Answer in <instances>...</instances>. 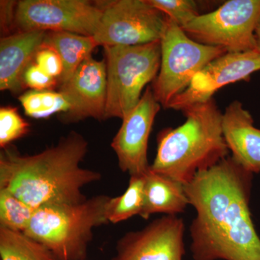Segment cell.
<instances>
[{
	"mask_svg": "<svg viewBox=\"0 0 260 260\" xmlns=\"http://www.w3.org/2000/svg\"><path fill=\"white\" fill-rule=\"evenodd\" d=\"M57 80L41 69L34 61L29 65L23 75L25 86L38 91L51 90L57 84Z\"/></svg>",
	"mask_w": 260,
	"mask_h": 260,
	"instance_id": "cell-25",
	"label": "cell"
},
{
	"mask_svg": "<svg viewBox=\"0 0 260 260\" xmlns=\"http://www.w3.org/2000/svg\"><path fill=\"white\" fill-rule=\"evenodd\" d=\"M59 91L71 105V109L64 114L65 121H78L87 118L105 119L107 98L105 60H95L92 56L85 59L69 79L60 84Z\"/></svg>",
	"mask_w": 260,
	"mask_h": 260,
	"instance_id": "cell-13",
	"label": "cell"
},
{
	"mask_svg": "<svg viewBox=\"0 0 260 260\" xmlns=\"http://www.w3.org/2000/svg\"><path fill=\"white\" fill-rule=\"evenodd\" d=\"M47 32L20 31L0 40V90L16 93L23 88V75L44 44Z\"/></svg>",
	"mask_w": 260,
	"mask_h": 260,
	"instance_id": "cell-15",
	"label": "cell"
},
{
	"mask_svg": "<svg viewBox=\"0 0 260 260\" xmlns=\"http://www.w3.org/2000/svg\"><path fill=\"white\" fill-rule=\"evenodd\" d=\"M17 2L1 1V31H9L13 24L15 25V12Z\"/></svg>",
	"mask_w": 260,
	"mask_h": 260,
	"instance_id": "cell-26",
	"label": "cell"
},
{
	"mask_svg": "<svg viewBox=\"0 0 260 260\" xmlns=\"http://www.w3.org/2000/svg\"><path fill=\"white\" fill-rule=\"evenodd\" d=\"M35 211L10 191L0 188V227L24 233Z\"/></svg>",
	"mask_w": 260,
	"mask_h": 260,
	"instance_id": "cell-21",
	"label": "cell"
},
{
	"mask_svg": "<svg viewBox=\"0 0 260 260\" xmlns=\"http://www.w3.org/2000/svg\"><path fill=\"white\" fill-rule=\"evenodd\" d=\"M160 49V70L151 87L154 96L165 109H169L208 63L228 53L223 48L195 42L169 19Z\"/></svg>",
	"mask_w": 260,
	"mask_h": 260,
	"instance_id": "cell-6",
	"label": "cell"
},
{
	"mask_svg": "<svg viewBox=\"0 0 260 260\" xmlns=\"http://www.w3.org/2000/svg\"><path fill=\"white\" fill-rule=\"evenodd\" d=\"M222 131L232 157L251 174L260 173V129L243 104L235 100L222 116Z\"/></svg>",
	"mask_w": 260,
	"mask_h": 260,
	"instance_id": "cell-14",
	"label": "cell"
},
{
	"mask_svg": "<svg viewBox=\"0 0 260 260\" xmlns=\"http://www.w3.org/2000/svg\"><path fill=\"white\" fill-rule=\"evenodd\" d=\"M189 205L184 184L149 169L145 175L144 204L140 216L145 220L153 214L177 215Z\"/></svg>",
	"mask_w": 260,
	"mask_h": 260,
	"instance_id": "cell-16",
	"label": "cell"
},
{
	"mask_svg": "<svg viewBox=\"0 0 260 260\" xmlns=\"http://www.w3.org/2000/svg\"><path fill=\"white\" fill-rule=\"evenodd\" d=\"M151 86H148L138 105L122 119L112 142L119 169L130 177L145 175L150 169L148 140L155 116L160 109Z\"/></svg>",
	"mask_w": 260,
	"mask_h": 260,
	"instance_id": "cell-10",
	"label": "cell"
},
{
	"mask_svg": "<svg viewBox=\"0 0 260 260\" xmlns=\"http://www.w3.org/2000/svg\"><path fill=\"white\" fill-rule=\"evenodd\" d=\"M104 48L107 79L105 119H123L138 105L145 85L158 74L160 41Z\"/></svg>",
	"mask_w": 260,
	"mask_h": 260,
	"instance_id": "cell-5",
	"label": "cell"
},
{
	"mask_svg": "<svg viewBox=\"0 0 260 260\" xmlns=\"http://www.w3.org/2000/svg\"><path fill=\"white\" fill-rule=\"evenodd\" d=\"M254 42H255V50L260 53V18L256 24L254 31Z\"/></svg>",
	"mask_w": 260,
	"mask_h": 260,
	"instance_id": "cell-27",
	"label": "cell"
},
{
	"mask_svg": "<svg viewBox=\"0 0 260 260\" xmlns=\"http://www.w3.org/2000/svg\"><path fill=\"white\" fill-rule=\"evenodd\" d=\"M253 174L226 157L184 185L196 210L189 232L194 260H260L251 219Z\"/></svg>",
	"mask_w": 260,
	"mask_h": 260,
	"instance_id": "cell-1",
	"label": "cell"
},
{
	"mask_svg": "<svg viewBox=\"0 0 260 260\" xmlns=\"http://www.w3.org/2000/svg\"><path fill=\"white\" fill-rule=\"evenodd\" d=\"M30 125L24 120L16 108L2 107L0 109V147L4 149L15 140L28 134Z\"/></svg>",
	"mask_w": 260,
	"mask_h": 260,
	"instance_id": "cell-22",
	"label": "cell"
},
{
	"mask_svg": "<svg viewBox=\"0 0 260 260\" xmlns=\"http://www.w3.org/2000/svg\"><path fill=\"white\" fill-rule=\"evenodd\" d=\"M145 175L130 177L129 185L124 194L109 198L106 206V217L109 223H120L140 215L144 204Z\"/></svg>",
	"mask_w": 260,
	"mask_h": 260,
	"instance_id": "cell-19",
	"label": "cell"
},
{
	"mask_svg": "<svg viewBox=\"0 0 260 260\" xmlns=\"http://www.w3.org/2000/svg\"><path fill=\"white\" fill-rule=\"evenodd\" d=\"M181 112L185 122L159 133L150 169L185 185L226 158L229 150L222 131L223 114L213 98Z\"/></svg>",
	"mask_w": 260,
	"mask_h": 260,
	"instance_id": "cell-3",
	"label": "cell"
},
{
	"mask_svg": "<svg viewBox=\"0 0 260 260\" xmlns=\"http://www.w3.org/2000/svg\"><path fill=\"white\" fill-rule=\"evenodd\" d=\"M152 6L167 15L181 28L199 16L198 4L192 0H148Z\"/></svg>",
	"mask_w": 260,
	"mask_h": 260,
	"instance_id": "cell-23",
	"label": "cell"
},
{
	"mask_svg": "<svg viewBox=\"0 0 260 260\" xmlns=\"http://www.w3.org/2000/svg\"><path fill=\"white\" fill-rule=\"evenodd\" d=\"M260 0H229L211 13L193 19L182 30L192 40L228 53L255 50L254 31Z\"/></svg>",
	"mask_w": 260,
	"mask_h": 260,
	"instance_id": "cell-7",
	"label": "cell"
},
{
	"mask_svg": "<svg viewBox=\"0 0 260 260\" xmlns=\"http://www.w3.org/2000/svg\"><path fill=\"white\" fill-rule=\"evenodd\" d=\"M0 154V188L37 210L51 205H73L87 200L84 186L102 179L100 173L80 167L88 142L71 132L57 145L32 155L12 145Z\"/></svg>",
	"mask_w": 260,
	"mask_h": 260,
	"instance_id": "cell-2",
	"label": "cell"
},
{
	"mask_svg": "<svg viewBox=\"0 0 260 260\" xmlns=\"http://www.w3.org/2000/svg\"><path fill=\"white\" fill-rule=\"evenodd\" d=\"M25 114L34 119H47L56 113H68L71 105L68 99L60 93L54 90H30L20 95Z\"/></svg>",
	"mask_w": 260,
	"mask_h": 260,
	"instance_id": "cell-20",
	"label": "cell"
},
{
	"mask_svg": "<svg viewBox=\"0 0 260 260\" xmlns=\"http://www.w3.org/2000/svg\"><path fill=\"white\" fill-rule=\"evenodd\" d=\"M103 14L97 3L86 0H22L15 25L20 31L69 32L93 37Z\"/></svg>",
	"mask_w": 260,
	"mask_h": 260,
	"instance_id": "cell-9",
	"label": "cell"
},
{
	"mask_svg": "<svg viewBox=\"0 0 260 260\" xmlns=\"http://www.w3.org/2000/svg\"><path fill=\"white\" fill-rule=\"evenodd\" d=\"M259 70L258 51L226 53L210 61L195 75L189 87L171 103L169 109L182 111L189 106L207 102L225 85L246 81Z\"/></svg>",
	"mask_w": 260,
	"mask_h": 260,
	"instance_id": "cell-12",
	"label": "cell"
},
{
	"mask_svg": "<svg viewBox=\"0 0 260 260\" xmlns=\"http://www.w3.org/2000/svg\"><path fill=\"white\" fill-rule=\"evenodd\" d=\"M100 194L78 204L51 205L36 210L24 234L47 246L60 260H84L94 228L109 223Z\"/></svg>",
	"mask_w": 260,
	"mask_h": 260,
	"instance_id": "cell-4",
	"label": "cell"
},
{
	"mask_svg": "<svg viewBox=\"0 0 260 260\" xmlns=\"http://www.w3.org/2000/svg\"><path fill=\"white\" fill-rule=\"evenodd\" d=\"M185 224L177 215H165L117 242L112 260H182Z\"/></svg>",
	"mask_w": 260,
	"mask_h": 260,
	"instance_id": "cell-11",
	"label": "cell"
},
{
	"mask_svg": "<svg viewBox=\"0 0 260 260\" xmlns=\"http://www.w3.org/2000/svg\"><path fill=\"white\" fill-rule=\"evenodd\" d=\"M1 260H60L47 246L24 233L0 227Z\"/></svg>",
	"mask_w": 260,
	"mask_h": 260,
	"instance_id": "cell-18",
	"label": "cell"
},
{
	"mask_svg": "<svg viewBox=\"0 0 260 260\" xmlns=\"http://www.w3.org/2000/svg\"><path fill=\"white\" fill-rule=\"evenodd\" d=\"M103 10L93 35L98 46H137L159 42L169 18L148 0H118L97 3Z\"/></svg>",
	"mask_w": 260,
	"mask_h": 260,
	"instance_id": "cell-8",
	"label": "cell"
},
{
	"mask_svg": "<svg viewBox=\"0 0 260 260\" xmlns=\"http://www.w3.org/2000/svg\"><path fill=\"white\" fill-rule=\"evenodd\" d=\"M34 62L53 78L59 80L62 75V61L59 54L50 47L42 45L36 54Z\"/></svg>",
	"mask_w": 260,
	"mask_h": 260,
	"instance_id": "cell-24",
	"label": "cell"
},
{
	"mask_svg": "<svg viewBox=\"0 0 260 260\" xmlns=\"http://www.w3.org/2000/svg\"><path fill=\"white\" fill-rule=\"evenodd\" d=\"M43 46L50 47L60 56L63 73L58 81H67L85 59L91 56L98 44L93 37L69 32H47Z\"/></svg>",
	"mask_w": 260,
	"mask_h": 260,
	"instance_id": "cell-17",
	"label": "cell"
}]
</instances>
